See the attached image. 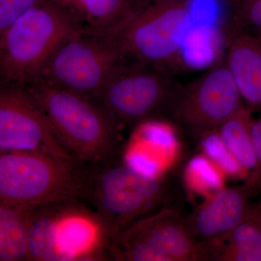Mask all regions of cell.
Here are the masks:
<instances>
[{"instance_id": "6da1fadb", "label": "cell", "mask_w": 261, "mask_h": 261, "mask_svg": "<svg viewBox=\"0 0 261 261\" xmlns=\"http://www.w3.org/2000/svg\"><path fill=\"white\" fill-rule=\"evenodd\" d=\"M23 87L77 161L94 166L121 155L122 128L93 101L41 79Z\"/></svg>"}, {"instance_id": "7a4b0ae2", "label": "cell", "mask_w": 261, "mask_h": 261, "mask_svg": "<svg viewBox=\"0 0 261 261\" xmlns=\"http://www.w3.org/2000/svg\"><path fill=\"white\" fill-rule=\"evenodd\" d=\"M121 155L89 166L83 202L107 228L111 240L137 220L166 206L170 197L167 181L132 167Z\"/></svg>"}, {"instance_id": "3957f363", "label": "cell", "mask_w": 261, "mask_h": 261, "mask_svg": "<svg viewBox=\"0 0 261 261\" xmlns=\"http://www.w3.org/2000/svg\"><path fill=\"white\" fill-rule=\"evenodd\" d=\"M89 165L39 152H0V203L30 207L83 202Z\"/></svg>"}, {"instance_id": "277c9868", "label": "cell", "mask_w": 261, "mask_h": 261, "mask_svg": "<svg viewBox=\"0 0 261 261\" xmlns=\"http://www.w3.org/2000/svg\"><path fill=\"white\" fill-rule=\"evenodd\" d=\"M81 30L54 0H44L0 33L3 85H27L36 80L63 41Z\"/></svg>"}, {"instance_id": "5b68a950", "label": "cell", "mask_w": 261, "mask_h": 261, "mask_svg": "<svg viewBox=\"0 0 261 261\" xmlns=\"http://www.w3.org/2000/svg\"><path fill=\"white\" fill-rule=\"evenodd\" d=\"M127 58L112 37L79 30L62 42L37 79L94 100Z\"/></svg>"}, {"instance_id": "8992f818", "label": "cell", "mask_w": 261, "mask_h": 261, "mask_svg": "<svg viewBox=\"0 0 261 261\" xmlns=\"http://www.w3.org/2000/svg\"><path fill=\"white\" fill-rule=\"evenodd\" d=\"M191 23L187 3H149L138 7L111 37L128 59L169 70L177 61Z\"/></svg>"}, {"instance_id": "52a82bcc", "label": "cell", "mask_w": 261, "mask_h": 261, "mask_svg": "<svg viewBox=\"0 0 261 261\" xmlns=\"http://www.w3.org/2000/svg\"><path fill=\"white\" fill-rule=\"evenodd\" d=\"M176 89L169 70L127 58L92 101L122 128L167 109Z\"/></svg>"}, {"instance_id": "ba28073f", "label": "cell", "mask_w": 261, "mask_h": 261, "mask_svg": "<svg viewBox=\"0 0 261 261\" xmlns=\"http://www.w3.org/2000/svg\"><path fill=\"white\" fill-rule=\"evenodd\" d=\"M243 107V98L225 61L176 88L166 110L175 121L202 137L216 132Z\"/></svg>"}, {"instance_id": "9c48e42d", "label": "cell", "mask_w": 261, "mask_h": 261, "mask_svg": "<svg viewBox=\"0 0 261 261\" xmlns=\"http://www.w3.org/2000/svg\"><path fill=\"white\" fill-rule=\"evenodd\" d=\"M44 152L75 159L22 86L3 85L0 91V152Z\"/></svg>"}, {"instance_id": "30bf717a", "label": "cell", "mask_w": 261, "mask_h": 261, "mask_svg": "<svg viewBox=\"0 0 261 261\" xmlns=\"http://www.w3.org/2000/svg\"><path fill=\"white\" fill-rule=\"evenodd\" d=\"M113 238L145 244L163 261L205 260L202 243L192 232L187 218L168 205L137 220Z\"/></svg>"}, {"instance_id": "8fae6325", "label": "cell", "mask_w": 261, "mask_h": 261, "mask_svg": "<svg viewBox=\"0 0 261 261\" xmlns=\"http://www.w3.org/2000/svg\"><path fill=\"white\" fill-rule=\"evenodd\" d=\"M56 240L62 261L111 258V237L107 228L81 201L57 203Z\"/></svg>"}, {"instance_id": "7c38bea8", "label": "cell", "mask_w": 261, "mask_h": 261, "mask_svg": "<svg viewBox=\"0 0 261 261\" xmlns=\"http://www.w3.org/2000/svg\"><path fill=\"white\" fill-rule=\"evenodd\" d=\"M257 194L258 187L251 177L243 185L221 189L187 218L192 232L200 243L226 238L246 218Z\"/></svg>"}, {"instance_id": "4fadbf2b", "label": "cell", "mask_w": 261, "mask_h": 261, "mask_svg": "<svg viewBox=\"0 0 261 261\" xmlns=\"http://www.w3.org/2000/svg\"><path fill=\"white\" fill-rule=\"evenodd\" d=\"M226 63L244 102L261 108V41L256 36L238 32L230 41Z\"/></svg>"}, {"instance_id": "5bb4252c", "label": "cell", "mask_w": 261, "mask_h": 261, "mask_svg": "<svg viewBox=\"0 0 261 261\" xmlns=\"http://www.w3.org/2000/svg\"><path fill=\"white\" fill-rule=\"evenodd\" d=\"M84 32L111 37L140 5L137 0H54Z\"/></svg>"}, {"instance_id": "9a60e30c", "label": "cell", "mask_w": 261, "mask_h": 261, "mask_svg": "<svg viewBox=\"0 0 261 261\" xmlns=\"http://www.w3.org/2000/svg\"><path fill=\"white\" fill-rule=\"evenodd\" d=\"M201 243L205 260L261 261V199L226 238Z\"/></svg>"}, {"instance_id": "2e32d148", "label": "cell", "mask_w": 261, "mask_h": 261, "mask_svg": "<svg viewBox=\"0 0 261 261\" xmlns=\"http://www.w3.org/2000/svg\"><path fill=\"white\" fill-rule=\"evenodd\" d=\"M252 110L245 106L219 127L220 138L236 161L256 179L257 161L252 138Z\"/></svg>"}, {"instance_id": "e0dca14e", "label": "cell", "mask_w": 261, "mask_h": 261, "mask_svg": "<svg viewBox=\"0 0 261 261\" xmlns=\"http://www.w3.org/2000/svg\"><path fill=\"white\" fill-rule=\"evenodd\" d=\"M28 208L0 203V261L28 260Z\"/></svg>"}, {"instance_id": "ac0fdd59", "label": "cell", "mask_w": 261, "mask_h": 261, "mask_svg": "<svg viewBox=\"0 0 261 261\" xmlns=\"http://www.w3.org/2000/svg\"><path fill=\"white\" fill-rule=\"evenodd\" d=\"M57 203L45 204L28 208V260L62 261L56 240Z\"/></svg>"}, {"instance_id": "d6986e66", "label": "cell", "mask_w": 261, "mask_h": 261, "mask_svg": "<svg viewBox=\"0 0 261 261\" xmlns=\"http://www.w3.org/2000/svg\"><path fill=\"white\" fill-rule=\"evenodd\" d=\"M189 187L210 197L223 189V177L219 167L207 156H196L189 162L185 173Z\"/></svg>"}, {"instance_id": "ffe728a7", "label": "cell", "mask_w": 261, "mask_h": 261, "mask_svg": "<svg viewBox=\"0 0 261 261\" xmlns=\"http://www.w3.org/2000/svg\"><path fill=\"white\" fill-rule=\"evenodd\" d=\"M202 147L206 156L216 164V166L229 174H238V176H245L249 177L248 173L233 158L229 150L226 148L220 138L217 130L203 135ZM202 136V137H203Z\"/></svg>"}, {"instance_id": "44dd1931", "label": "cell", "mask_w": 261, "mask_h": 261, "mask_svg": "<svg viewBox=\"0 0 261 261\" xmlns=\"http://www.w3.org/2000/svg\"><path fill=\"white\" fill-rule=\"evenodd\" d=\"M44 0H0V33Z\"/></svg>"}, {"instance_id": "7402d4cb", "label": "cell", "mask_w": 261, "mask_h": 261, "mask_svg": "<svg viewBox=\"0 0 261 261\" xmlns=\"http://www.w3.org/2000/svg\"><path fill=\"white\" fill-rule=\"evenodd\" d=\"M236 5L238 23L261 32V0H237Z\"/></svg>"}, {"instance_id": "603a6c76", "label": "cell", "mask_w": 261, "mask_h": 261, "mask_svg": "<svg viewBox=\"0 0 261 261\" xmlns=\"http://www.w3.org/2000/svg\"><path fill=\"white\" fill-rule=\"evenodd\" d=\"M252 138L256 156V179L259 194L261 195V118L253 119L252 123Z\"/></svg>"}, {"instance_id": "cb8c5ba5", "label": "cell", "mask_w": 261, "mask_h": 261, "mask_svg": "<svg viewBox=\"0 0 261 261\" xmlns=\"http://www.w3.org/2000/svg\"><path fill=\"white\" fill-rule=\"evenodd\" d=\"M149 3H161V2H185L187 3V0H148Z\"/></svg>"}, {"instance_id": "d4e9b609", "label": "cell", "mask_w": 261, "mask_h": 261, "mask_svg": "<svg viewBox=\"0 0 261 261\" xmlns=\"http://www.w3.org/2000/svg\"><path fill=\"white\" fill-rule=\"evenodd\" d=\"M255 36H256V37L261 41V32L257 33L256 35Z\"/></svg>"}]
</instances>
